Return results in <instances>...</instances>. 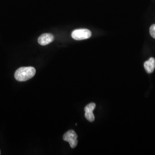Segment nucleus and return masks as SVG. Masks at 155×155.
<instances>
[{"mask_svg": "<svg viewBox=\"0 0 155 155\" xmlns=\"http://www.w3.org/2000/svg\"><path fill=\"white\" fill-rule=\"evenodd\" d=\"M35 74L36 70L33 67H22L17 70L15 78L18 81L24 82L33 78Z\"/></svg>", "mask_w": 155, "mask_h": 155, "instance_id": "f257e3e1", "label": "nucleus"}, {"mask_svg": "<svg viewBox=\"0 0 155 155\" xmlns=\"http://www.w3.org/2000/svg\"><path fill=\"white\" fill-rule=\"evenodd\" d=\"M91 36V31L87 29H78L72 32V38L76 40H82L90 38Z\"/></svg>", "mask_w": 155, "mask_h": 155, "instance_id": "f03ea898", "label": "nucleus"}, {"mask_svg": "<svg viewBox=\"0 0 155 155\" xmlns=\"http://www.w3.org/2000/svg\"><path fill=\"white\" fill-rule=\"evenodd\" d=\"M63 140L68 142L72 148L76 147L78 144V135L73 130H70L63 135Z\"/></svg>", "mask_w": 155, "mask_h": 155, "instance_id": "7ed1b4c3", "label": "nucleus"}, {"mask_svg": "<svg viewBox=\"0 0 155 155\" xmlns=\"http://www.w3.org/2000/svg\"><path fill=\"white\" fill-rule=\"evenodd\" d=\"M54 40V36L51 33H44L38 38V43L41 45H46L52 43Z\"/></svg>", "mask_w": 155, "mask_h": 155, "instance_id": "20e7f679", "label": "nucleus"}, {"mask_svg": "<svg viewBox=\"0 0 155 155\" xmlns=\"http://www.w3.org/2000/svg\"><path fill=\"white\" fill-rule=\"evenodd\" d=\"M144 68L148 74H151L154 71L155 69V59L150 58L148 61H145L144 64Z\"/></svg>", "mask_w": 155, "mask_h": 155, "instance_id": "39448f33", "label": "nucleus"}, {"mask_svg": "<svg viewBox=\"0 0 155 155\" xmlns=\"http://www.w3.org/2000/svg\"><path fill=\"white\" fill-rule=\"evenodd\" d=\"M96 105L95 104H94L93 102L90 103L88 104L86 106V107H84V111L85 112H89V113H92L93 112L94 109L95 108Z\"/></svg>", "mask_w": 155, "mask_h": 155, "instance_id": "423d86ee", "label": "nucleus"}, {"mask_svg": "<svg viewBox=\"0 0 155 155\" xmlns=\"http://www.w3.org/2000/svg\"><path fill=\"white\" fill-rule=\"evenodd\" d=\"M84 116H85V118L90 122H93L95 120V117H94L93 112H92V113L85 112Z\"/></svg>", "mask_w": 155, "mask_h": 155, "instance_id": "0eeeda50", "label": "nucleus"}, {"mask_svg": "<svg viewBox=\"0 0 155 155\" xmlns=\"http://www.w3.org/2000/svg\"><path fill=\"white\" fill-rule=\"evenodd\" d=\"M150 32L151 36L155 39V24H153L150 26Z\"/></svg>", "mask_w": 155, "mask_h": 155, "instance_id": "6e6552de", "label": "nucleus"}, {"mask_svg": "<svg viewBox=\"0 0 155 155\" xmlns=\"http://www.w3.org/2000/svg\"><path fill=\"white\" fill-rule=\"evenodd\" d=\"M0 155H1V152H0Z\"/></svg>", "mask_w": 155, "mask_h": 155, "instance_id": "1a4fd4ad", "label": "nucleus"}]
</instances>
